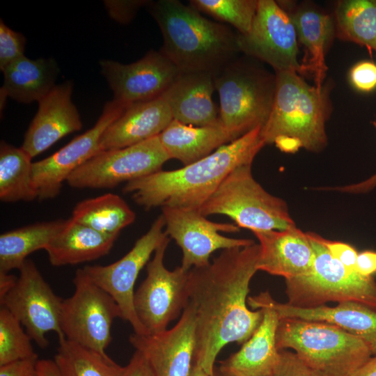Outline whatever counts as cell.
Segmentation results:
<instances>
[{
    "label": "cell",
    "mask_w": 376,
    "mask_h": 376,
    "mask_svg": "<svg viewBox=\"0 0 376 376\" xmlns=\"http://www.w3.org/2000/svg\"><path fill=\"white\" fill-rule=\"evenodd\" d=\"M173 120L171 110L162 95L132 104L105 130L101 150L125 148L158 136Z\"/></svg>",
    "instance_id": "603a6c76"
},
{
    "label": "cell",
    "mask_w": 376,
    "mask_h": 376,
    "mask_svg": "<svg viewBox=\"0 0 376 376\" xmlns=\"http://www.w3.org/2000/svg\"><path fill=\"white\" fill-rule=\"evenodd\" d=\"M251 164L235 168L200 207V213L227 216L239 228L251 232L296 226L285 201L267 192L254 179Z\"/></svg>",
    "instance_id": "ba28073f"
},
{
    "label": "cell",
    "mask_w": 376,
    "mask_h": 376,
    "mask_svg": "<svg viewBox=\"0 0 376 376\" xmlns=\"http://www.w3.org/2000/svg\"><path fill=\"white\" fill-rule=\"evenodd\" d=\"M37 368L40 376H60L54 360H38Z\"/></svg>",
    "instance_id": "bcb514c9"
},
{
    "label": "cell",
    "mask_w": 376,
    "mask_h": 376,
    "mask_svg": "<svg viewBox=\"0 0 376 376\" xmlns=\"http://www.w3.org/2000/svg\"><path fill=\"white\" fill-rule=\"evenodd\" d=\"M38 359H22L0 366V376H40Z\"/></svg>",
    "instance_id": "60d3db41"
},
{
    "label": "cell",
    "mask_w": 376,
    "mask_h": 376,
    "mask_svg": "<svg viewBox=\"0 0 376 376\" xmlns=\"http://www.w3.org/2000/svg\"><path fill=\"white\" fill-rule=\"evenodd\" d=\"M116 238L70 218L66 219L63 227L45 251L53 266L77 265L107 255Z\"/></svg>",
    "instance_id": "484cf974"
},
{
    "label": "cell",
    "mask_w": 376,
    "mask_h": 376,
    "mask_svg": "<svg viewBox=\"0 0 376 376\" xmlns=\"http://www.w3.org/2000/svg\"><path fill=\"white\" fill-rule=\"evenodd\" d=\"M73 283V294L62 303L61 327L65 338L106 354L111 340L112 323L117 318H123L121 311L83 268L76 271Z\"/></svg>",
    "instance_id": "9c48e42d"
},
{
    "label": "cell",
    "mask_w": 376,
    "mask_h": 376,
    "mask_svg": "<svg viewBox=\"0 0 376 376\" xmlns=\"http://www.w3.org/2000/svg\"><path fill=\"white\" fill-rule=\"evenodd\" d=\"M149 1H104L109 15L118 22H130L141 7L147 6Z\"/></svg>",
    "instance_id": "f35d334b"
},
{
    "label": "cell",
    "mask_w": 376,
    "mask_h": 376,
    "mask_svg": "<svg viewBox=\"0 0 376 376\" xmlns=\"http://www.w3.org/2000/svg\"><path fill=\"white\" fill-rule=\"evenodd\" d=\"M31 338L4 306L0 308V366L22 359H38Z\"/></svg>",
    "instance_id": "836d02e7"
},
{
    "label": "cell",
    "mask_w": 376,
    "mask_h": 376,
    "mask_svg": "<svg viewBox=\"0 0 376 376\" xmlns=\"http://www.w3.org/2000/svg\"><path fill=\"white\" fill-rule=\"evenodd\" d=\"M263 310V320L237 352L219 361L218 368L228 376H272L280 361L276 333L279 324L276 313L270 308Z\"/></svg>",
    "instance_id": "cb8c5ba5"
},
{
    "label": "cell",
    "mask_w": 376,
    "mask_h": 376,
    "mask_svg": "<svg viewBox=\"0 0 376 376\" xmlns=\"http://www.w3.org/2000/svg\"><path fill=\"white\" fill-rule=\"evenodd\" d=\"M354 376H376V355L372 356Z\"/></svg>",
    "instance_id": "7dc6e473"
},
{
    "label": "cell",
    "mask_w": 376,
    "mask_h": 376,
    "mask_svg": "<svg viewBox=\"0 0 376 376\" xmlns=\"http://www.w3.org/2000/svg\"><path fill=\"white\" fill-rule=\"evenodd\" d=\"M334 20L336 36L376 52V0L339 1Z\"/></svg>",
    "instance_id": "1f68e13d"
},
{
    "label": "cell",
    "mask_w": 376,
    "mask_h": 376,
    "mask_svg": "<svg viewBox=\"0 0 376 376\" xmlns=\"http://www.w3.org/2000/svg\"><path fill=\"white\" fill-rule=\"evenodd\" d=\"M33 158L21 147L0 143V199L3 202L38 199L33 180Z\"/></svg>",
    "instance_id": "4dcf8cb0"
},
{
    "label": "cell",
    "mask_w": 376,
    "mask_h": 376,
    "mask_svg": "<svg viewBox=\"0 0 376 376\" xmlns=\"http://www.w3.org/2000/svg\"><path fill=\"white\" fill-rule=\"evenodd\" d=\"M148 10L163 38L160 51L180 72L213 75L237 57V34L178 0L149 1Z\"/></svg>",
    "instance_id": "3957f363"
},
{
    "label": "cell",
    "mask_w": 376,
    "mask_h": 376,
    "mask_svg": "<svg viewBox=\"0 0 376 376\" xmlns=\"http://www.w3.org/2000/svg\"><path fill=\"white\" fill-rule=\"evenodd\" d=\"M54 361L60 376H125L126 366L113 361L107 354L67 339L59 341Z\"/></svg>",
    "instance_id": "d6a6232c"
},
{
    "label": "cell",
    "mask_w": 376,
    "mask_h": 376,
    "mask_svg": "<svg viewBox=\"0 0 376 376\" xmlns=\"http://www.w3.org/2000/svg\"><path fill=\"white\" fill-rule=\"evenodd\" d=\"M259 253L256 243L226 249L208 265L189 271V302L196 317L194 363L209 376L221 349L233 342L244 343L263 320V309L247 307Z\"/></svg>",
    "instance_id": "6da1fadb"
},
{
    "label": "cell",
    "mask_w": 376,
    "mask_h": 376,
    "mask_svg": "<svg viewBox=\"0 0 376 376\" xmlns=\"http://www.w3.org/2000/svg\"><path fill=\"white\" fill-rule=\"evenodd\" d=\"M322 242L333 257L347 268L356 271V260L358 253L354 247L349 244L329 240L322 237Z\"/></svg>",
    "instance_id": "ab89813d"
},
{
    "label": "cell",
    "mask_w": 376,
    "mask_h": 376,
    "mask_svg": "<svg viewBox=\"0 0 376 376\" xmlns=\"http://www.w3.org/2000/svg\"><path fill=\"white\" fill-rule=\"evenodd\" d=\"M306 235L315 253L311 272L285 280L287 304L312 308L328 302L353 301L376 310V281L344 266L332 256L315 233Z\"/></svg>",
    "instance_id": "52a82bcc"
},
{
    "label": "cell",
    "mask_w": 376,
    "mask_h": 376,
    "mask_svg": "<svg viewBox=\"0 0 376 376\" xmlns=\"http://www.w3.org/2000/svg\"><path fill=\"white\" fill-rule=\"evenodd\" d=\"M355 269L357 273L366 277L376 274V251L367 250L358 253Z\"/></svg>",
    "instance_id": "7bdbcfd3"
},
{
    "label": "cell",
    "mask_w": 376,
    "mask_h": 376,
    "mask_svg": "<svg viewBox=\"0 0 376 376\" xmlns=\"http://www.w3.org/2000/svg\"><path fill=\"white\" fill-rule=\"evenodd\" d=\"M376 127V122L373 123ZM376 187V173L368 179L345 186L332 187H319V190H331L341 193H347L352 194H359L368 193Z\"/></svg>",
    "instance_id": "b9f144b4"
},
{
    "label": "cell",
    "mask_w": 376,
    "mask_h": 376,
    "mask_svg": "<svg viewBox=\"0 0 376 376\" xmlns=\"http://www.w3.org/2000/svg\"><path fill=\"white\" fill-rule=\"evenodd\" d=\"M66 219L38 222L0 235V272L19 269L33 252L47 247Z\"/></svg>",
    "instance_id": "f1b7e54d"
},
{
    "label": "cell",
    "mask_w": 376,
    "mask_h": 376,
    "mask_svg": "<svg viewBox=\"0 0 376 376\" xmlns=\"http://www.w3.org/2000/svg\"><path fill=\"white\" fill-rule=\"evenodd\" d=\"M276 342L323 376H354L373 356L364 340L324 322L279 319Z\"/></svg>",
    "instance_id": "5b68a950"
},
{
    "label": "cell",
    "mask_w": 376,
    "mask_h": 376,
    "mask_svg": "<svg viewBox=\"0 0 376 376\" xmlns=\"http://www.w3.org/2000/svg\"><path fill=\"white\" fill-rule=\"evenodd\" d=\"M72 86L70 81L56 85L38 102V109L21 146L31 158L82 128L79 111L72 100Z\"/></svg>",
    "instance_id": "ffe728a7"
},
{
    "label": "cell",
    "mask_w": 376,
    "mask_h": 376,
    "mask_svg": "<svg viewBox=\"0 0 376 376\" xmlns=\"http://www.w3.org/2000/svg\"><path fill=\"white\" fill-rule=\"evenodd\" d=\"M352 86L361 93H370L376 90V63L361 61L354 65L349 72Z\"/></svg>",
    "instance_id": "8d00e7d4"
},
{
    "label": "cell",
    "mask_w": 376,
    "mask_h": 376,
    "mask_svg": "<svg viewBox=\"0 0 376 376\" xmlns=\"http://www.w3.org/2000/svg\"><path fill=\"white\" fill-rule=\"evenodd\" d=\"M164 228V219L160 214L149 230L120 259L107 265H86L83 268L96 285L112 297L121 311L122 319L131 324L135 334L140 335L148 334L134 309V284L141 269L148 264L151 255L167 237Z\"/></svg>",
    "instance_id": "4fadbf2b"
},
{
    "label": "cell",
    "mask_w": 376,
    "mask_h": 376,
    "mask_svg": "<svg viewBox=\"0 0 376 376\" xmlns=\"http://www.w3.org/2000/svg\"><path fill=\"white\" fill-rule=\"evenodd\" d=\"M260 130L254 129L180 169L161 170L128 182L123 191L146 210L171 207L198 210L235 168L252 164L265 146Z\"/></svg>",
    "instance_id": "7a4b0ae2"
},
{
    "label": "cell",
    "mask_w": 376,
    "mask_h": 376,
    "mask_svg": "<svg viewBox=\"0 0 376 376\" xmlns=\"http://www.w3.org/2000/svg\"><path fill=\"white\" fill-rule=\"evenodd\" d=\"M259 241L257 269L285 279L310 273L315 253L306 235L297 226L252 232Z\"/></svg>",
    "instance_id": "44dd1931"
},
{
    "label": "cell",
    "mask_w": 376,
    "mask_h": 376,
    "mask_svg": "<svg viewBox=\"0 0 376 376\" xmlns=\"http://www.w3.org/2000/svg\"><path fill=\"white\" fill-rule=\"evenodd\" d=\"M214 89L212 73L180 72L162 96L174 120L195 127L214 126L221 124L212 100Z\"/></svg>",
    "instance_id": "7402d4cb"
},
{
    "label": "cell",
    "mask_w": 376,
    "mask_h": 376,
    "mask_svg": "<svg viewBox=\"0 0 376 376\" xmlns=\"http://www.w3.org/2000/svg\"><path fill=\"white\" fill-rule=\"evenodd\" d=\"M100 65L113 100L125 106L161 96L180 73L160 50H151L132 63L102 60Z\"/></svg>",
    "instance_id": "e0dca14e"
},
{
    "label": "cell",
    "mask_w": 376,
    "mask_h": 376,
    "mask_svg": "<svg viewBox=\"0 0 376 376\" xmlns=\"http://www.w3.org/2000/svg\"><path fill=\"white\" fill-rule=\"evenodd\" d=\"M17 277L9 272H0V300L15 286Z\"/></svg>",
    "instance_id": "f6af8a7d"
},
{
    "label": "cell",
    "mask_w": 376,
    "mask_h": 376,
    "mask_svg": "<svg viewBox=\"0 0 376 376\" xmlns=\"http://www.w3.org/2000/svg\"><path fill=\"white\" fill-rule=\"evenodd\" d=\"M288 13L295 25L297 38L306 49L301 73L311 72L315 86L322 88L328 70L325 54L335 34L334 18L310 4L297 6Z\"/></svg>",
    "instance_id": "d4e9b609"
},
{
    "label": "cell",
    "mask_w": 376,
    "mask_h": 376,
    "mask_svg": "<svg viewBox=\"0 0 376 376\" xmlns=\"http://www.w3.org/2000/svg\"><path fill=\"white\" fill-rule=\"evenodd\" d=\"M213 78L219 96V119L233 141L265 125L274 102L275 75L236 57Z\"/></svg>",
    "instance_id": "8992f818"
},
{
    "label": "cell",
    "mask_w": 376,
    "mask_h": 376,
    "mask_svg": "<svg viewBox=\"0 0 376 376\" xmlns=\"http://www.w3.org/2000/svg\"><path fill=\"white\" fill-rule=\"evenodd\" d=\"M15 286L0 300L41 348L48 346L46 334L55 332L65 339L61 327L63 300L46 282L35 263L26 260L18 269Z\"/></svg>",
    "instance_id": "7c38bea8"
},
{
    "label": "cell",
    "mask_w": 376,
    "mask_h": 376,
    "mask_svg": "<svg viewBox=\"0 0 376 376\" xmlns=\"http://www.w3.org/2000/svg\"><path fill=\"white\" fill-rule=\"evenodd\" d=\"M272 376H323L305 363L295 352L280 350V361Z\"/></svg>",
    "instance_id": "74e56055"
},
{
    "label": "cell",
    "mask_w": 376,
    "mask_h": 376,
    "mask_svg": "<svg viewBox=\"0 0 376 376\" xmlns=\"http://www.w3.org/2000/svg\"><path fill=\"white\" fill-rule=\"evenodd\" d=\"M58 71L53 58L22 57L2 71L1 101L8 97L20 103L40 102L56 86Z\"/></svg>",
    "instance_id": "4316f807"
},
{
    "label": "cell",
    "mask_w": 376,
    "mask_h": 376,
    "mask_svg": "<svg viewBox=\"0 0 376 376\" xmlns=\"http://www.w3.org/2000/svg\"><path fill=\"white\" fill-rule=\"evenodd\" d=\"M189 4L199 12L233 26L238 33L246 34L251 29L258 0H191Z\"/></svg>",
    "instance_id": "e575fe53"
},
{
    "label": "cell",
    "mask_w": 376,
    "mask_h": 376,
    "mask_svg": "<svg viewBox=\"0 0 376 376\" xmlns=\"http://www.w3.org/2000/svg\"><path fill=\"white\" fill-rule=\"evenodd\" d=\"M114 100L104 105L93 127L49 157L33 163V185L40 201L56 197L63 182L78 168L102 151L100 140L107 127L128 107Z\"/></svg>",
    "instance_id": "2e32d148"
},
{
    "label": "cell",
    "mask_w": 376,
    "mask_h": 376,
    "mask_svg": "<svg viewBox=\"0 0 376 376\" xmlns=\"http://www.w3.org/2000/svg\"><path fill=\"white\" fill-rule=\"evenodd\" d=\"M130 343L146 359L152 376H189L194 363L196 317L188 302L175 326L152 334H133Z\"/></svg>",
    "instance_id": "ac0fdd59"
},
{
    "label": "cell",
    "mask_w": 376,
    "mask_h": 376,
    "mask_svg": "<svg viewBox=\"0 0 376 376\" xmlns=\"http://www.w3.org/2000/svg\"><path fill=\"white\" fill-rule=\"evenodd\" d=\"M275 76L272 108L260 130L265 145L274 143L286 153L301 148L322 150L327 145L325 123L331 111V85L311 86L295 71H276Z\"/></svg>",
    "instance_id": "277c9868"
},
{
    "label": "cell",
    "mask_w": 376,
    "mask_h": 376,
    "mask_svg": "<svg viewBox=\"0 0 376 376\" xmlns=\"http://www.w3.org/2000/svg\"><path fill=\"white\" fill-rule=\"evenodd\" d=\"M189 376H209V375L202 368L194 363Z\"/></svg>",
    "instance_id": "c3c4849f"
},
{
    "label": "cell",
    "mask_w": 376,
    "mask_h": 376,
    "mask_svg": "<svg viewBox=\"0 0 376 376\" xmlns=\"http://www.w3.org/2000/svg\"><path fill=\"white\" fill-rule=\"evenodd\" d=\"M247 304L254 310L272 308L279 319L297 318L334 324L364 340L373 356L376 355V310L366 305L346 301L334 307L301 308L276 301L268 291L249 297Z\"/></svg>",
    "instance_id": "d6986e66"
},
{
    "label": "cell",
    "mask_w": 376,
    "mask_h": 376,
    "mask_svg": "<svg viewBox=\"0 0 376 376\" xmlns=\"http://www.w3.org/2000/svg\"><path fill=\"white\" fill-rule=\"evenodd\" d=\"M169 241L167 236L157 246L146 265V277L134 292V309L148 334L167 329L189 302V270L180 266L171 271L164 264Z\"/></svg>",
    "instance_id": "30bf717a"
},
{
    "label": "cell",
    "mask_w": 376,
    "mask_h": 376,
    "mask_svg": "<svg viewBox=\"0 0 376 376\" xmlns=\"http://www.w3.org/2000/svg\"><path fill=\"white\" fill-rule=\"evenodd\" d=\"M71 218L101 233L118 237L123 228L134 221L136 214L123 198L109 193L80 201Z\"/></svg>",
    "instance_id": "f546056e"
},
{
    "label": "cell",
    "mask_w": 376,
    "mask_h": 376,
    "mask_svg": "<svg viewBox=\"0 0 376 376\" xmlns=\"http://www.w3.org/2000/svg\"><path fill=\"white\" fill-rule=\"evenodd\" d=\"M125 376H152L148 362L137 350H135L126 366Z\"/></svg>",
    "instance_id": "ee69618b"
},
{
    "label": "cell",
    "mask_w": 376,
    "mask_h": 376,
    "mask_svg": "<svg viewBox=\"0 0 376 376\" xmlns=\"http://www.w3.org/2000/svg\"><path fill=\"white\" fill-rule=\"evenodd\" d=\"M26 38L23 34L8 27L0 21V69L24 56Z\"/></svg>",
    "instance_id": "d590c367"
},
{
    "label": "cell",
    "mask_w": 376,
    "mask_h": 376,
    "mask_svg": "<svg viewBox=\"0 0 376 376\" xmlns=\"http://www.w3.org/2000/svg\"><path fill=\"white\" fill-rule=\"evenodd\" d=\"M165 233L182 252L181 267L185 270L208 265L211 254L219 249L243 247L255 243L249 239L226 237L219 232L237 233V225L208 220L197 210L162 207Z\"/></svg>",
    "instance_id": "9a60e30c"
},
{
    "label": "cell",
    "mask_w": 376,
    "mask_h": 376,
    "mask_svg": "<svg viewBox=\"0 0 376 376\" xmlns=\"http://www.w3.org/2000/svg\"><path fill=\"white\" fill-rule=\"evenodd\" d=\"M237 42L240 52L268 63L275 72L301 73L296 29L277 1L258 0L251 29L246 34L237 33Z\"/></svg>",
    "instance_id": "5bb4252c"
},
{
    "label": "cell",
    "mask_w": 376,
    "mask_h": 376,
    "mask_svg": "<svg viewBox=\"0 0 376 376\" xmlns=\"http://www.w3.org/2000/svg\"><path fill=\"white\" fill-rule=\"evenodd\" d=\"M170 159L158 136L102 150L75 170L67 183L77 189H111L162 170Z\"/></svg>",
    "instance_id": "8fae6325"
},
{
    "label": "cell",
    "mask_w": 376,
    "mask_h": 376,
    "mask_svg": "<svg viewBox=\"0 0 376 376\" xmlns=\"http://www.w3.org/2000/svg\"><path fill=\"white\" fill-rule=\"evenodd\" d=\"M210 376H228L226 374H224V373H222L219 368H218V366H217L216 365L214 366V369L212 370V374L210 375Z\"/></svg>",
    "instance_id": "681fc988"
},
{
    "label": "cell",
    "mask_w": 376,
    "mask_h": 376,
    "mask_svg": "<svg viewBox=\"0 0 376 376\" xmlns=\"http://www.w3.org/2000/svg\"><path fill=\"white\" fill-rule=\"evenodd\" d=\"M158 137L170 159H178L184 166L203 159L233 141L221 124L195 127L174 119Z\"/></svg>",
    "instance_id": "83f0119b"
}]
</instances>
